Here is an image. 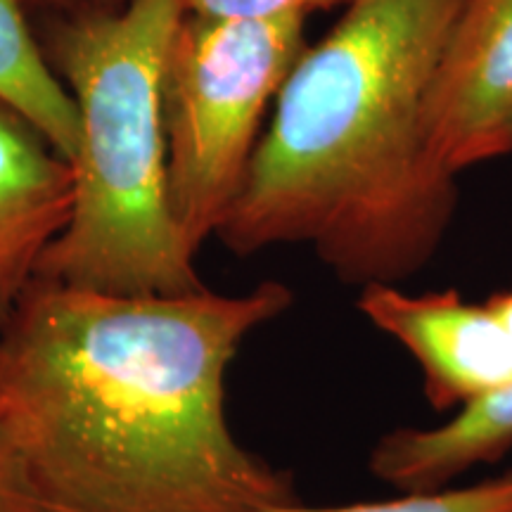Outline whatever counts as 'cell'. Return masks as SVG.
<instances>
[{
  "label": "cell",
  "mask_w": 512,
  "mask_h": 512,
  "mask_svg": "<svg viewBox=\"0 0 512 512\" xmlns=\"http://www.w3.org/2000/svg\"><path fill=\"white\" fill-rule=\"evenodd\" d=\"M245 294H110L34 278L0 328V434L50 512H264L292 477L240 444L226 377L290 309Z\"/></svg>",
  "instance_id": "1"
},
{
  "label": "cell",
  "mask_w": 512,
  "mask_h": 512,
  "mask_svg": "<svg viewBox=\"0 0 512 512\" xmlns=\"http://www.w3.org/2000/svg\"><path fill=\"white\" fill-rule=\"evenodd\" d=\"M463 0H351L292 67L221 223L230 252L309 245L344 285H401L437 256L458 174L430 93Z\"/></svg>",
  "instance_id": "2"
},
{
  "label": "cell",
  "mask_w": 512,
  "mask_h": 512,
  "mask_svg": "<svg viewBox=\"0 0 512 512\" xmlns=\"http://www.w3.org/2000/svg\"><path fill=\"white\" fill-rule=\"evenodd\" d=\"M181 17V0H126L50 29L46 55L79 112V147L69 221L36 278L110 294L207 287L166 178L162 74Z\"/></svg>",
  "instance_id": "3"
},
{
  "label": "cell",
  "mask_w": 512,
  "mask_h": 512,
  "mask_svg": "<svg viewBox=\"0 0 512 512\" xmlns=\"http://www.w3.org/2000/svg\"><path fill=\"white\" fill-rule=\"evenodd\" d=\"M309 19L185 15L166 50L162 126L174 219L200 252L238 200L264 121L309 46Z\"/></svg>",
  "instance_id": "4"
},
{
  "label": "cell",
  "mask_w": 512,
  "mask_h": 512,
  "mask_svg": "<svg viewBox=\"0 0 512 512\" xmlns=\"http://www.w3.org/2000/svg\"><path fill=\"white\" fill-rule=\"evenodd\" d=\"M434 155L453 174L512 152V0H463L434 74Z\"/></svg>",
  "instance_id": "5"
},
{
  "label": "cell",
  "mask_w": 512,
  "mask_h": 512,
  "mask_svg": "<svg viewBox=\"0 0 512 512\" xmlns=\"http://www.w3.org/2000/svg\"><path fill=\"white\" fill-rule=\"evenodd\" d=\"M358 311L418 361L434 411H460L512 380V337L486 302H467L458 290L368 285Z\"/></svg>",
  "instance_id": "6"
},
{
  "label": "cell",
  "mask_w": 512,
  "mask_h": 512,
  "mask_svg": "<svg viewBox=\"0 0 512 512\" xmlns=\"http://www.w3.org/2000/svg\"><path fill=\"white\" fill-rule=\"evenodd\" d=\"M72 166L38 128L0 102V328L69 221Z\"/></svg>",
  "instance_id": "7"
},
{
  "label": "cell",
  "mask_w": 512,
  "mask_h": 512,
  "mask_svg": "<svg viewBox=\"0 0 512 512\" xmlns=\"http://www.w3.org/2000/svg\"><path fill=\"white\" fill-rule=\"evenodd\" d=\"M512 448V380L437 427H401L370 451V472L399 494L446 489Z\"/></svg>",
  "instance_id": "8"
},
{
  "label": "cell",
  "mask_w": 512,
  "mask_h": 512,
  "mask_svg": "<svg viewBox=\"0 0 512 512\" xmlns=\"http://www.w3.org/2000/svg\"><path fill=\"white\" fill-rule=\"evenodd\" d=\"M0 102L31 121L57 155L72 162L79 112L31 34L24 0H0Z\"/></svg>",
  "instance_id": "9"
},
{
  "label": "cell",
  "mask_w": 512,
  "mask_h": 512,
  "mask_svg": "<svg viewBox=\"0 0 512 512\" xmlns=\"http://www.w3.org/2000/svg\"><path fill=\"white\" fill-rule=\"evenodd\" d=\"M264 512H512V472L496 479L460 489H437L401 494L389 501L351 503L337 508H309L302 503H285Z\"/></svg>",
  "instance_id": "10"
},
{
  "label": "cell",
  "mask_w": 512,
  "mask_h": 512,
  "mask_svg": "<svg viewBox=\"0 0 512 512\" xmlns=\"http://www.w3.org/2000/svg\"><path fill=\"white\" fill-rule=\"evenodd\" d=\"M349 3L351 0H181L185 15L242 22L309 19L313 12H328Z\"/></svg>",
  "instance_id": "11"
},
{
  "label": "cell",
  "mask_w": 512,
  "mask_h": 512,
  "mask_svg": "<svg viewBox=\"0 0 512 512\" xmlns=\"http://www.w3.org/2000/svg\"><path fill=\"white\" fill-rule=\"evenodd\" d=\"M0 512H50L0 434Z\"/></svg>",
  "instance_id": "12"
},
{
  "label": "cell",
  "mask_w": 512,
  "mask_h": 512,
  "mask_svg": "<svg viewBox=\"0 0 512 512\" xmlns=\"http://www.w3.org/2000/svg\"><path fill=\"white\" fill-rule=\"evenodd\" d=\"M24 3L36 5V8L57 12L60 17L79 15V12H98V10H119L126 0H24Z\"/></svg>",
  "instance_id": "13"
},
{
  "label": "cell",
  "mask_w": 512,
  "mask_h": 512,
  "mask_svg": "<svg viewBox=\"0 0 512 512\" xmlns=\"http://www.w3.org/2000/svg\"><path fill=\"white\" fill-rule=\"evenodd\" d=\"M486 306H489L491 313L498 318V323H501L505 332L512 337V290L496 292L494 297L486 299Z\"/></svg>",
  "instance_id": "14"
}]
</instances>
